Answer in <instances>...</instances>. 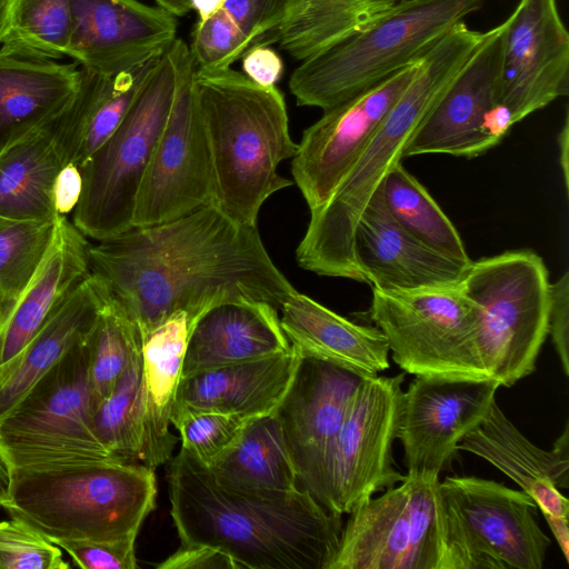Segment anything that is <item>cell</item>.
<instances>
[{"label": "cell", "instance_id": "6da1fadb", "mask_svg": "<svg viewBox=\"0 0 569 569\" xmlns=\"http://www.w3.org/2000/svg\"><path fill=\"white\" fill-rule=\"evenodd\" d=\"M89 264L140 337L177 310L188 313L192 327L219 303L251 299L279 309L296 290L273 263L257 226L239 224L211 203L89 244Z\"/></svg>", "mask_w": 569, "mask_h": 569}, {"label": "cell", "instance_id": "7a4b0ae2", "mask_svg": "<svg viewBox=\"0 0 569 569\" xmlns=\"http://www.w3.org/2000/svg\"><path fill=\"white\" fill-rule=\"evenodd\" d=\"M167 480L181 545L217 548L240 569H329L336 556L341 516L305 489H236L182 449L171 460Z\"/></svg>", "mask_w": 569, "mask_h": 569}, {"label": "cell", "instance_id": "3957f363", "mask_svg": "<svg viewBox=\"0 0 569 569\" xmlns=\"http://www.w3.org/2000/svg\"><path fill=\"white\" fill-rule=\"evenodd\" d=\"M483 37L462 21L423 54L415 78L330 199L310 212L307 231L296 250L302 269L365 282L355 254L360 214L388 172L401 162L411 136L463 71Z\"/></svg>", "mask_w": 569, "mask_h": 569}, {"label": "cell", "instance_id": "277c9868", "mask_svg": "<svg viewBox=\"0 0 569 569\" xmlns=\"http://www.w3.org/2000/svg\"><path fill=\"white\" fill-rule=\"evenodd\" d=\"M194 97L210 153V203L239 224L257 226L264 201L292 184L278 173L298 148L283 96L226 68L196 69Z\"/></svg>", "mask_w": 569, "mask_h": 569}, {"label": "cell", "instance_id": "5b68a950", "mask_svg": "<svg viewBox=\"0 0 569 569\" xmlns=\"http://www.w3.org/2000/svg\"><path fill=\"white\" fill-rule=\"evenodd\" d=\"M156 497L154 469L107 460L10 471L0 507L50 541L114 540L138 537Z\"/></svg>", "mask_w": 569, "mask_h": 569}, {"label": "cell", "instance_id": "8992f818", "mask_svg": "<svg viewBox=\"0 0 569 569\" xmlns=\"http://www.w3.org/2000/svg\"><path fill=\"white\" fill-rule=\"evenodd\" d=\"M483 0H401L368 29L303 60L289 89L299 106L327 110L421 58Z\"/></svg>", "mask_w": 569, "mask_h": 569}, {"label": "cell", "instance_id": "52a82bcc", "mask_svg": "<svg viewBox=\"0 0 569 569\" xmlns=\"http://www.w3.org/2000/svg\"><path fill=\"white\" fill-rule=\"evenodd\" d=\"M460 283L477 311L489 377L511 387L532 373L549 325L551 282L542 258L519 249L471 261Z\"/></svg>", "mask_w": 569, "mask_h": 569}, {"label": "cell", "instance_id": "ba28073f", "mask_svg": "<svg viewBox=\"0 0 569 569\" xmlns=\"http://www.w3.org/2000/svg\"><path fill=\"white\" fill-rule=\"evenodd\" d=\"M177 68L170 48L157 58L113 133L79 168L73 224L97 241L133 227L141 182L170 112Z\"/></svg>", "mask_w": 569, "mask_h": 569}, {"label": "cell", "instance_id": "9c48e42d", "mask_svg": "<svg viewBox=\"0 0 569 569\" xmlns=\"http://www.w3.org/2000/svg\"><path fill=\"white\" fill-rule=\"evenodd\" d=\"M87 339L74 343L0 419V456L9 472L120 461L94 429Z\"/></svg>", "mask_w": 569, "mask_h": 569}, {"label": "cell", "instance_id": "30bf717a", "mask_svg": "<svg viewBox=\"0 0 569 569\" xmlns=\"http://www.w3.org/2000/svg\"><path fill=\"white\" fill-rule=\"evenodd\" d=\"M369 317L405 372L490 378L479 348L477 311L460 282L413 290L372 288Z\"/></svg>", "mask_w": 569, "mask_h": 569}, {"label": "cell", "instance_id": "8fae6325", "mask_svg": "<svg viewBox=\"0 0 569 569\" xmlns=\"http://www.w3.org/2000/svg\"><path fill=\"white\" fill-rule=\"evenodd\" d=\"M446 569H541L550 539L523 490L478 477L439 483Z\"/></svg>", "mask_w": 569, "mask_h": 569}, {"label": "cell", "instance_id": "7c38bea8", "mask_svg": "<svg viewBox=\"0 0 569 569\" xmlns=\"http://www.w3.org/2000/svg\"><path fill=\"white\" fill-rule=\"evenodd\" d=\"M439 475L407 472L399 485L358 503L329 569H446Z\"/></svg>", "mask_w": 569, "mask_h": 569}, {"label": "cell", "instance_id": "4fadbf2b", "mask_svg": "<svg viewBox=\"0 0 569 569\" xmlns=\"http://www.w3.org/2000/svg\"><path fill=\"white\" fill-rule=\"evenodd\" d=\"M171 49L176 92L139 189L133 227L177 219L211 200L210 153L194 97L196 67L181 39H176Z\"/></svg>", "mask_w": 569, "mask_h": 569}, {"label": "cell", "instance_id": "5bb4252c", "mask_svg": "<svg viewBox=\"0 0 569 569\" xmlns=\"http://www.w3.org/2000/svg\"><path fill=\"white\" fill-rule=\"evenodd\" d=\"M403 381L405 373L367 377L355 395L325 469L322 506L330 512L349 513L405 478L392 456Z\"/></svg>", "mask_w": 569, "mask_h": 569}, {"label": "cell", "instance_id": "9a60e30c", "mask_svg": "<svg viewBox=\"0 0 569 569\" xmlns=\"http://www.w3.org/2000/svg\"><path fill=\"white\" fill-rule=\"evenodd\" d=\"M421 58L323 110L322 117L303 131L292 157L291 173L310 212L330 199L415 78Z\"/></svg>", "mask_w": 569, "mask_h": 569}, {"label": "cell", "instance_id": "2e32d148", "mask_svg": "<svg viewBox=\"0 0 569 569\" xmlns=\"http://www.w3.org/2000/svg\"><path fill=\"white\" fill-rule=\"evenodd\" d=\"M505 21L486 31L463 71L425 117L403 158L445 153L473 158L498 144L515 124L498 98Z\"/></svg>", "mask_w": 569, "mask_h": 569}, {"label": "cell", "instance_id": "e0dca14e", "mask_svg": "<svg viewBox=\"0 0 569 569\" xmlns=\"http://www.w3.org/2000/svg\"><path fill=\"white\" fill-rule=\"evenodd\" d=\"M569 93V33L556 0H519L505 20L499 101L517 123Z\"/></svg>", "mask_w": 569, "mask_h": 569}, {"label": "cell", "instance_id": "ac0fdd59", "mask_svg": "<svg viewBox=\"0 0 569 569\" xmlns=\"http://www.w3.org/2000/svg\"><path fill=\"white\" fill-rule=\"evenodd\" d=\"M366 378L339 365L301 356L292 381L274 410L299 487L321 505L323 475L332 445Z\"/></svg>", "mask_w": 569, "mask_h": 569}, {"label": "cell", "instance_id": "d6986e66", "mask_svg": "<svg viewBox=\"0 0 569 569\" xmlns=\"http://www.w3.org/2000/svg\"><path fill=\"white\" fill-rule=\"evenodd\" d=\"M499 387L492 378L416 376L402 392L397 433L407 472L439 475L458 443L485 419Z\"/></svg>", "mask_w": 569, "mask_h": 569}, {"label": "cell", "instance_id": "ffe728a7", "mask_svg": "<svg viewBox=\"0 0 569 569\" xmlns=\"http://www.w3.org/2000/svg\"><path fill=\"white\" fill-rule=\"evenodd\" d=\"M174 16L138 0H71L66 56L87 70L113 74L161 56L173 43Z\"/></svg>", "mask_w": 569, "mask_h": 569}, {"label": "cell", "instance_id": "44dd1931", "mask_svg": "<svg viewBox=\"0 0 569 569\" xmlns=\"http://www.w3.org/2000/svg\"><path fill=\"white\" fill-rule=\"evenodd\" d=\"M355 254L366 283L379 290H413L458 283L469 264L418 240L390 214L381 186L355 230Z\"/></svg>", "mask_w": 569, "mask_h": 569}, {"label": "cell", "instance_id": "7402d4cb", "mask_svg": "<svg viewBox=\"0 0 569 569\" xmlns=\"http://www.w3.org/2000/svg\"><path fill=\"white\" fill-rule=\"evenodd\" d=\"M495 466L537 503L542 515L568 517L569 501L559 491L569 487V428L551 450L530 442L495 400L485 419L457 446Z\"/></svg>", "mask_w": 569, "mask_h": 569}, {"label": "cell", "instance_id": "603a6c76", "mask_svg": "<svg viewBox=\"0 0 569 569\" xmlns=\"http://www.w3.org/2000/svg\"><path fill=\"white\" fill-rule=\"evenodd\" d=\"M278 310L251 299L208 309L190 329L181 378L291 351Z\"/></svg>", "mask_w": 569, "mask_h": 569}, {"label": "cell", "instance_id": "cb8c5ba5", "mask_svg": "<svg viewBox=\"0 0 569 569\" xmlns=\"http://www.w3.org/2000/svg\"><path fill=\"white\" fill-rule=\"evenodd\" d=\"M77 63H59L0 49V153L50 126L73 99Z\"/></svg>", "mask_w": 569, "mask_h": 569}, {"label": "cell", "instance_id": "d4e9b609", "mask_svg": "<svg viewBox=\"0 0 569 569\" xmlns=\"http://www.w3.org/2000/svg\"><path fill=\"white\" fill-rule=\"evenodd\" d=\"M300 357L293 348L286 353L181 378L173 408L217 411L247 419L272 413L292 381Z\"/></svg>", "mask_w": 569, "mask_h": 569}, {"label": "cell", "instance_id": "484cf974", "mask_svg": "<svg viewBox=\"0 0 569 569\" xmlns=\"http://www.w3.org/2000/svg\"><path fill=\"white\" fill-rule=\"evenodd\" d=\"M280 323L301 355L326 360L366 377L389 368V347L375 326L358 325L295 290L279 307Z\"/></svg>", "mask_w": 569, "mask_h": 569}, {"label": "cell", "instance_id": "4316f807", "mask_svg": "<svg viewBox=\"0 0 569 569\" xmlns=\"http://www.w3.org/2000/svg\"><path fill=\"white\" fill-rule=\"evenodd\" d=\"M157 58L113 74L81 67V80L73 99L62 114L47 127L64 166L80 168L113 133Z\"/></svg>", "mask_w": 569, "mask_h": 569}, {"label": "cell", "instance_id": "83f0119b", "mask_svg": "<svg viewBox=\"0 0 569 569\" xmlns=\"http://www.w3.org/2000/svg\"><path fill=\"white\" fill-rule=\"evenodd\" d=\"M109 293L103 279L90 271L21 353L0 369V419L74 343L89 336Z\"/></svg>", "mask_w": 569, "mask_h": 569}, {"label": "cell", "instance_id": "f1b7e54d", "mask_svg": "<svg viewBox=\"0 0 569 569\" xmlns=\"http://www.w3.org/2000/svg\"><path fill=\"white\" fill-rule=\"evenodd\" d=\"M190 329L188 313L177 310L141 337L143 416L140 461L152 469L171 459L177 442L169 427Z\"/></svg>", "mask_w": 569, "mask_h": 569}, {"label": "cell", "instance_id": "f546056e", "mask_svg": "<svg viewBox=\"0 0 569 569\" xmlns=\"http://www.w3.org/2000/svg\"><path fill=\"white\" fill-rule=\"evenodd\" d=\"M89 242L64 216L52 247L0 330V369L10 365L50 313L90 272Z\"/></svg>", "mask_w": 569, "mask_h": 569}, {"label": "cell", "instance_id": "4dcf8cb0", "mask_svg": "<svg viewBox=\"0 0 569 569\" xmlns=\"http://www.w3.org/2000/svg\"><path fill=\"white\" fill-rule=\"evenodd\" d=\"M401 0H293L282 23L258 46L278 42L299 61L368 29Z\"/></svg>", "mask_w": 569, "mask_h": 569}, {"label": "cell", "instance_id": "1f68e13d", "mask_svg": "<svg viewBox=\"0 0 569 569\" xmlns=\"http://www.w3.org/2000/svg\"><path fill=\"white\" fill-rule=\"evenodd\" d=\"M64 162L46 127L0 153V217L56 221L54 187Z\"/></svg>", "mask_w": 569, "mask_h": 569}, {"label": "cell", "instance_id": "d6a6232c", "mask_svg": "<svg viewBox=\"0 0 569 569\" xmlns=\"http://www.w3.org/2000/svg\"><path fill=\"white\" fill-rule=\"evenodd\" d=\"M229 487L253 492H286L298 475L274 412L251 419L237 441L210 467Z\"/></svg>", "mask_w": 569, "mask_h": 569}, {"label": "cell", "instance_id": "836d02e7", "mask_svg": "<svg viewBox=\"0 0 569 569\" xmlns=\"http://www.w3.org/2000/svg\"><path fill=\"white\" fill-rule=\"evenodd\" d=\"M381 191L388 211L409 233L452 259L471 263L453 223L401 162L388 172Z\"/></svg>", "mask_w": 569, "mask_h": 569}, {"label": "cell", "instance_id": "e575fe53", "mask_svg": "<svg viewBox=\"0 0 569 569\" xmlns=\"http://www.w3.org/2000/svg\"><path fill=\"white\" fill-rule=\"evenodd\" d=\"M71 0H2L1 50L40 59L66 56Z\"/></svg>", "mask_w": 569, "mask_h": 569}, {"label": "cell", "instance_id": "d590c367", "mask_svg": "<svg viewBox=\"0 0 569 569\" xmlns=\"http://www.w3.org/2000/svg\"><path fill=\"white\" fill-rule=\"evenodd\" d=\"M89 379L97 409L112 391L141 347L137 325L121 302L111 293L107 297L87 339Z\"/></svg>", "mask_w": 569, "mask_h": 569}, {"label": "cell", "instance_id": "8d00e7d4", "mask_svg": "<svg viewBox=\"0 0 569 569\" xmlns=\"http://www.w3.org/2000/svg\"><path fill=\"white\" fill-rule=\"evenodd\" d=\"M141 347L94 415V429L102 445L120 461L139 462L142 449Z\"/></svg>", "mask_w": 569, "mask_h": 569}, {"label": "cell", "instance_id": "74e56055", "mask_svg": "<svg viewBox=\"0 0 569 569\" xmlns=\"http://www.w3.org/2000/svg\"><path fill=\"white\" fill-rule=\"evenodd\" d=\"M59 219L41 221L0 217V293L10 311L48 256Z\"/></svg>", "mask_w": 569, "mask_h": 569}, {"label": "cell", "instance_id": "f35d334b", "mask_svg": "<svg viewBox=\"0 0 569 569\" xmlns=\"http://www.w3.org/2000/svg\"><path fill=\"white\" fill-rule=\"evenodd\" d=\"M251 419L217 411L173 408L171 425L178 430L181 449L210 467L239 438Z\"/></svg>", "mask_w": 569, "mask_h": 569}, {"label": "cell", "instance_id": "ab89813d", "mask_svg": "<svg viewBox=\"0 0 569 569\" xmlns=\"http://www.w3.org/2000/svg\"><path fill=\"white\" fill-rule=\"evenodd\" d=\"M249 49V40L223 8L198 21L189 47L197 70L230 68Z\"/></svg>", "mask_w": 569, "mask_h": 569}, {"label": "cell", "instance_id": "60d3db41", "mask_svg": "<svg viewBox=\"0 0 569 569\" xmlns=\"http://www.w3.org/2000/svg\"><path fill=\"white\" fill-rule=\"evenodd\" d=\"M62 550L30 525L0 521V569H68Z\"/></svg>", "mask_w": 569, "mask_h": 569}, {"label": "cell", "instance_id": "b9f144b4", "mask_svg": "<svg viewBox=\"0 0 569 569\" xmlns=\"http://www.w3.org/2000/svg\"><path fill=\"white\" fill-rule=\"evenodd\" d=\"M137 537L114 540H54L83 569H137Z\"/></svg>", "mask_w": 569, "mask_h": 569}, {"label": "cell", "instance_id": "7bdbcfd3", "mask_svg": "<svg viewBox=\"0 0 569 569\" xmlns=\"http://www.w3.org/2000/svg\"><path fill=\"white\" fill-rule=\"evenodd\" d=\"M293 0H226L223 9L250 42V48L286 19Z\"/></svg>", "mask_w": 569, "mask_h": 569}, {"label": "cell", "instance_id": "ee69618b", "mask_svg": "<svg viewBox=\"0 0 569 569\" xmlns=\"http://www.w3.org/2000/svg\"><path fill=\"white\" fill-rule=\"evenodd\" d=\"M548 335L560 359L566 376L569 375V272L550 283Z\"/></svg>", "mask_w": 569, "mask_h": 569}, {"label": "cell", "instance_id": "f6af8a7d", "mask_svg": "<svg viewBox=\"0 0 569 569\" xmlns=\"http://www.w3.org/2000/svg\"><path fill=\"white\" fill-rule=\"evenodd\" d=\"M159 569H240L237 562L221 550L203 545H181Z\"/></svg>", "mask_w": 569, "mask_h": 569}, {"label": "cell", "instance_id": "bcb514c9", "mask_svg": "<svg viewBox=\"0 0 569 569\" xmlns=\"http://www.w3.org/2000/svg\"><path fill=\"white\" fill-rule=\"evenodd\" d=\"M242 58L243 74L261 87H273L282 73L281 58L267 46L251 47Z\"/></svg>", "mask_w": 569, "mask_h": 569}, {"label": "cell", "instance_id": "7dc6e473", "mask_svg": "<svg viewBox=\"0 0 569 569\" xmlns=\"http://www.w3.org/2000/svg\"><path fill=\"white\" fill-rule=\"evenodd\" d=\"M81 188L82 180L79 168L73 164L64 166L54 187V203L60 216H66L76 208Z\"/></svg>", "mask_w": 569, "mask_h": 569}, {"label": "cell", "instance_id": "c3c4849f", "mask_svg": "<svg viewBox=\"0 0 569 569\" xmlns=\"http://www.w3.org/2000/svg\"><path fill=\"white\" fill-rule=\"evenodd\" d=\"M566 559L569 560V523L568 517L542 515Z\"/></svg>", "mask_w": 569, "mask_h": 569}, {"label": "cell", "instance_id": "681fc988", "mask_svg": "<svg viewBox=\"0 0 569 569\" xmlns=\"http://www.w3.org/2000/svg\"><path fill=\"white\" fill-rule=\"evenodd\" d=\"M558 143H559V162L562 170L563 176V183L566 190H568V163H569V118L568 112H566L565 122L562 126V129L559 132L558 136Z\"/></svg>", "mask_w": 569, "mask_h": 569}, {"label": "cell", "instance_id": "f907efd6", "mask_svg": "<svg viewBox=\"0 0 569 569\" xmlns=\"http://www.w3.org/2000/svg\"><path fill=\"white\" fill-rule=\"evenodd\" d=\"M226 0H190L191 9L199 16V21L220 10Z\"/></svg>", "mask_w": 569, "mask_h": 569}, {"label": "cell", "instance_id": "816d5d0a", "mask_svg": "<svg viewBox=\"0 0 569 569\" xmlns=\"http://www.w3.org/2000/svg\"><path fill=\"white\" fill-rule=\"evenodd\" d=\"M157 2L172 16H182L191 10L190 0H157Z\"/></svg>", "mask_w": 569, "mask_h": 569}, {"label": "cell", "instance_id": "f5cc1de1", "mask_svg": "<svg viewBox=\"0 0 569 569\" xmlns=\"http://www.w3.org/2000/svg\"><path fill=\"white\" fill-rule=\"evenodd\" d=\"M10 481V472L0 456V501L6 497Z\"/></svg>", "mask_w": 569, "mask_h": 569}, {"label": "cell", "instance_id": "db71d44e", "mask_svg": "<svg viewBox=\"0 0 569 569\" xmlns=\"http://www.w3.org/2000/svg\"><path fill=\"white\" fill-rule=\"evenodd\" d=\"M9 313H10L9 307L7 306V303L3 300L2 295L0 293V330L4 326Z\"/></svg>", "mask_w": 569, "mask_h": 569}, {"label": "cell", "instance_id": "11a10c76", "mask_svg": "<svg viewBox=\"0 0 569 569\" xmlns=\"http://www.w3.org/2000/svg\"><path fill=\"white\" fill-rule=\"evenodd\" d=\"M2 0H0V11H1Z\"/></svg>", "mask_w": 569, "mask_h": 569}]
</instances>
